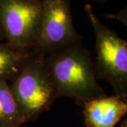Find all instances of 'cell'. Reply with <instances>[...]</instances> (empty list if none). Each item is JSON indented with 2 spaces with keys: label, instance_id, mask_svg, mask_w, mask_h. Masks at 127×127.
<instances>
[{
  "label": "cell",
  "instance_id": "cell-1",
  "mask_svg": "<svg viewBox=\"0 0 127 127\" xmlns=\"http://www.w3.org/2000/svg\"><path fill=\"white\" fill-rule=\"evenodd\" d=\"M57 98L67 97L80 105L105 96L97 81L90 52L81 43L66 47L45 56Z\"/></svg>",
  "mask_w": 127,
  "mask_h": 127
},
{
  "label": "cell",
  "instance_id": "cell-2",
  "mask_svg": "<svg viewBox=\"0 0 127 127\" xmlns=\"http://www.w3.org/2000/svg\"><path fill=\"white\" fill-rule=\"evenodd\" d=\"M45 56L32 52L9 85L23 124L37 119L57 99Z\"/></svg>",
  "mask_w": 127,
  "mask_h": 127
},
{
  "label": "cell",
  "instance_id": "cell-3",
  "mask_svg": "<svg viewBox=\"0 0 127 127\" xmlns=\"http://www.w3.org/2000/svg\"><path fill=\"white\" fill-rule=\"evenodd\" d=\"M84 10L95 32L96 76L108 82L115 95L127 101V42L100 21L90 4Z\"/></svg>",
  "mask_w": 127,
  "mask_h": 127
},
{
  "label": "cell",
  "instance_id": "cell-4",
  "mask_svg": "<svg viewBox=\"0 0 127 127\" xmlns=\"http://www.w3.org/2000/svg\"><path fill=\"white\" fill-rule=\"evenodd\" d=\"M40 32L32 52L47 55L81 43L82 37L73 23L71 0H41Z\"/></svg>",
  "mask_w": 127,
  "mask_h": 127
},
{
  "label": "cell",
  "instance_id": "cell-5",
  "mask_svg": "<svg viewBox=\"0 0 127 127\" xmlns=\"http://www.w3.org/2000/svg\"><path fill=\"white\" fill-rule=\"evenodd\" d=\"M41 0H0V23L6 42L14 48L30 51L40 32Z\"/></svg>",
  "mask_w": 127,
  "mask_h": 127
},
{
  "label": "cell",
  "instance_id": "cell-6",
  "mask_svg": "<svg viewBox=\"0 0 127 127\" xmlns=\"http://www.w3.org/2000/svg\"><path fill=\"white\" fill-rule=\"evenodd\" d=\"M82 107L86 127H115L127 112V101L117 95L95 98Z\"/></svg>",
  "mask_w": 127,
  "mask_h": 127
},
{
  "label": "cell",
  "instance_id": "cell-7",
  "mask_svg": "<svg viewBox=\"0 0 127 127\" xmlns=\"http://www.w3.org/2000/svg\"><path fill=\"white\" fill-rule=\"evenodd\" d=\"M32 54L31 51L18 50L0 42V80L12 79Z\"/></svg>",
  "mask_w": 127,
  "mask_h": 127
},
{
  "label": "cell",
  "instance_id": "cell-8",
  "mask_svg": "<svg viewBox=\"0 0 127 127\" xmlns=\"http://www.w3.org/2000/svg\"><path fill=\"white\" fill-rule=\"evenodd\" d=\"M13 93L6 80H0V127L23 125Z\"/></svg>",
  "mask_w": 127,
  "mask_h": 127
},
{
  "label": "cell",
  "instance_id": "cell-9",
  "mask_svg": "<svg viewBox=\"0 0 127 127\" xmlns=\"http://www.w3.org/2000/svg\"><path fill=\"white\" fill-rule=\"evenodd\" d=\"M3 40H5V35L3 28L1 26V24L0 23V42L2 41Z\"/></svg>",
  "mask_w": 127,
  "mask_h": 127
},
{
  "label": "cell",
  "instance_id": "cell-10",
  "mask_svg": "<svg viewBox=\"0 0 127 127\" xmlns=\"http://www.w3.org/2000/svg\"><path fill=\"white\" fill-rule=\"evenodd\" d=\"M93 2H95V3H99V4H101V3H104L107 1H109V0H91Z\"/></svg>",
  "mask_w": 127,
  "mask_h": 127
},
{
  "label": "cell",
  "instance_id": "cell-11",
  "mask_svg": "<svg viewBox=\"0 0 127 127\" xmlns=\"http://www.w3.org/2000/svg\"><path fill=\"white\" fill-rule=\"evenodd\" d=\"M127 127V119H125L124 121L122 123V124L120 125V127Z\"/></svg>",
  "mask_w": 127,
  "mask_h": 127
},
{
  "label": "cell",
  "instance_id": "cell-12",
  "mask_svg": "<svg viewBox=\"0 0 127 127\" xmlns=\"http://www.w3.org/2000/svg\"><path fill=\"white\" fill-rule=\"evenodd\" d=\"M26 127L23 125H19V126H11V127Z\"/></svg>",
  "mask_w": 127,
  "mask_h": 127
}]
</instances>
